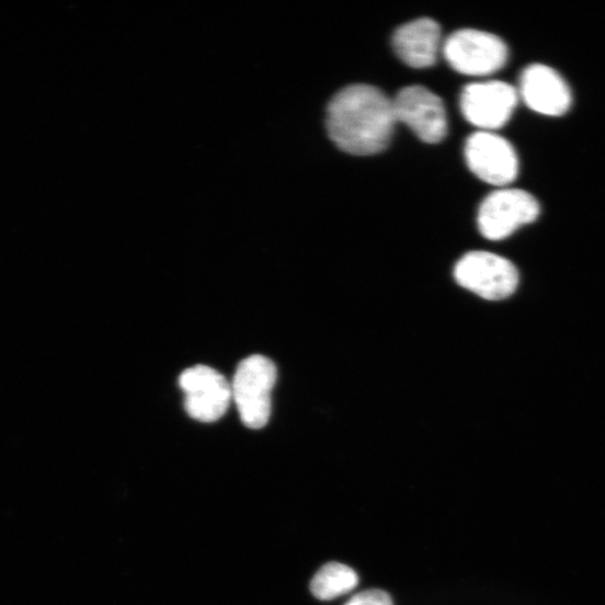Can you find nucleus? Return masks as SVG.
<instances>
[{
    "label": "nucleus",
    "mask_w": 605,
    "mask_h": 605,
    "mask_svg": "<svg viewBox=\"0 0 605 605\" xmlns=\"http://www.w3.org/2000/svg\"><path fill=\"white\" fill-rule=\"evenodd\" d=\"M344 605H393L390 595L381 590H369L352 596Z\"/></svg>",
    "instance_id": "13"
},
{
    "label": "nucleus",
    "mask_w": 605,
    "mask_h": 605,
    "mask_svg": "<svg viewBox=\"0 0 605 605\" xmlns=\"http://www.w3.org/2000/svg\"><path fill=\"white\" fill-rule=\"evenodd\" d=\"M441 42V27L432 19H419L396 30L392 46L399 59L414 69L435 65Z\"/></svg>",
    "instance_id": "11"
},
{
    "label": "nucleus",
    "mask_w": 605,
    "mask_h": 605,
    "mask_svg": "<svg viewBox=\"0 0 605 605\" xmlns=\"http://www.w3.org/2000/svg\"><path fill=\"white\" fill-rule=\"evenodd\" d=\"M358 574L341 563L324 566L311 582L312 594L322 601H330L355 590L358 586Z\"/></svg>",
    "instance_id": "12"
},
{
    "label": "nucleus",
    "mask_w": 605,
    "mask_h": 605,
    "mask_svg": "<svg viewBox=\"0 0 605 605\" xmlns=\"http://www.w3.org/2000/svg\"><path fill=\"white\" fill-rule=\"evenodd\" d=\"M466 158L470 170L489 184L509 185L518 175L520 163L513 145L491 132H478L468 138Z\"/></svg>",
    "instance_id": "9"
},
{
    "label": "nucleus",
    "mask_w": 605,
    "mask_h": 605,
    "mask_svg": "<svg viewBox=\"0 0 605 605\" xmlns=\"http://www.w3.org/2000/svg\"><path fill=\"white\" fill-rule=\"evenodd\" d=\"M518 98L517 90L506 82L471 83L461 93L460 107L470 124L490 132L509 123Z\"/></svg>",
    "instance_id": "8"
},
{
    "label": "nucleus",
    "mask_w": 605,
    "mask_h": 605,
    "mask_svg": "<svg viewBox=\"0 0 605 605\" xmlns=\"http://www.w3.org/2000/svg\"><path fill=\"white\" fill-rule=\"evenodd\" d=\"M518 94L532 111L549 117L566 115L573 100L563 77L544 65H533L523 71Z\"/></svg>",
    "instance_id": "10"
},
{
    "label": "nucleus",
    "mask_w": 605,
    "mask_h": 605,
    "mask_svg": "<svg viewBox=\"0 0 605 605\" xmlns=\"http://www.w3.org/2000/svg\"><path fill=\"white\" fill-rule=\"evenodd\" d=\"M454 277L463 287L488 300L512 296L520 284L516 266L488 251H472L465 255L454 269Z\"/></svg>",
    "instance_id": "4"
},
{
    "label": "nucleus",
    "mask_w": 605,
    "mask_h": 605,
    "mask_svg": "<svg viewBox=\"0 0 605 605\" xmlns=\"http://www.w3.org/2000/svg\"><path fill=\"white\" fill-rule=\"evenodd\" d=\"M180 387L185 395V411L192 419L213 423L227 413L231 385L217 370L207 366L189 368L180 377Z\"/></svg>",
    "instance_id": "6"
},
{
    "label": "nucleus",
    "mask_w": 605,
    "mask_h": 605,
    "mask_svg": "<svg viewBox=\"0 0 605 605\" xmlns=\"http://www.w3.org/2000/svg\"><path fill=\"white\" fill-rule=\"evenodd\" d=\"M443 53L454 70L473 77L492 75L509 60V47L501 38L477 30H460L450 34L444 43Z\"/></svg>",
    "instance_id": "3"
},
{
    "label": "nucleus",
    "mask_w": 605,
    "mask_h": 605,
    "mask_svg": "<svg viewBox=\"0 0 605 605\" xmlns=\"http://www.w3.org/2000/svg\"><path fill=\"white\" fill-rule=\"evenodd\" d=\"M396 122L409 126L420 139L441 142L447 134V116L442 99L422 85L401 89L392 100Z\"/></svg>",
    "instance_id": "7"
},
{
    "label": "nucleus",
    "mask_w": 605,
    "mask_h": 605,
    "mask_svg": "<svg viewBox=\"0 0 605 605\" xmlns=\"http://www.w3.org/2000/svg\"><path fill=\"white\" fill-rule=\"evenodd\" d=\"M276 379V366L264 356H251L239 364L231 384V396L248 429L261 430L267 425Z\"/></svg>",
    "instance_id": "2"
},
{
    "label": "nucleus",
    "mask_w": 605,
    "mask_h": 605,
    "mask_svg": "<svg viewBox=\"0 0 605 605\" xmlns=\"http://www.w3.org/2000/svg\"><path fill=\"white\" fill-rule=\"evenodd\" d=\"M396 118L392 100L369 84H352L340 90L327 110V129L345 153L369 157L389 145Z\"/></svg>",
    "instance_id": "1"
},
{
    "label": "nucleus",
    "mask_w": 605,
    "mask_h": 605,
    "mask_svg": "<svg viewBox=\"0 0 605 605\" xmlns=\"http://www.w3.org/2000/svg\"><path fill=\"white\" fill-rule=\"evenodd\" d=\"M539 213V204L530 193L520 189L496 190L480 206L479 230L489 240H502L534 222Z\"/></svg>",
    "instance_id": "5"
}]
</instances>
